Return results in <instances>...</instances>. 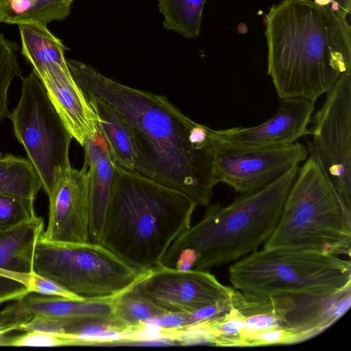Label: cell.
Masks as SVG:
<instances>
[{
	"mask_svg": "<svg viewBox=\"0 0 351 351\" xmlns=\"http://www.w3.org/2000/svg\"><path fill=\"white\" fill-rule=\"evenodd\" d=\"M31 290L32 293L43 295L60 296L73 300L86 299L75 295L55 281L36 272L33 275Z\"/></svg>",
	"mask_w": 351,
	"mask_h": 351,
	"instance_id": "f546056e",
	"label": "cell"
},
{
	"mask_svg": "<svg viewBox=\"0 0 351 351\" xmlns=\"http://www.w3.org/2000/svg\"><path fill=\"white\" fill-rule=\"evenodd\" d=\"M234 288L254 296L322 295L351 285V262L308 250L255 251L232 264Z\"/></svg>",
	"mask_w": 351,
	"mask_h": 351,
	"instance_id": "8992f818",
	"label": "cell"
},
{
	"mask_svg": "<svg viewBox=\"0 0 351 351\" xmlns=\"http://www.w3.org/2000/svg\"><path fill=\"white\" fill-rule=\"evenodd\" d=\"M306 340L304 335L280 327L251 334L245 340V347L289 345Z\"/></svg>",
	"mask_w": 351,
	"mask_h": 351,
	"instance_id": "4316f807",
	"label": "cell"
},
{
	"mask_svg": "<svg viewBox=\"0 0 351 351\" xmlns=\"http://www.w3.org/2000/svg\"><path fill=\"white\" fill-rule=\"evenodd\" d=\"M114 298L73 300L60 296L27 295L21 300L33 316L62 320L114 319Z\"/></svg>",
	"mask_w": 351,
	"mask_h": 351,
	"instance_id": "ac0fdd59",
	"label": "cell"
},
{
	"mask_svg": "<svg viewBox=\"0 0 351 351\" xmlns=\"http://www.w3.org/2000/svg\"><path fill=\"white\" fill-rule=\"evenodd\" d=\"M8 118L49 195L58 175L71 166L69 147L73 137L33 71L22 77L19 103Z\"/></svg>",
	"mask_w": 351,
	"mask_h": 351,
	"instance_id": "ba28073f",
	"label": "cell"
},
{
	"mask_svg": "<svg viewBox=\"0 0 351 351\" xmlns=\"http://www.w3.org/2000/svg\"><path fill=\"white\" fill-rule=\"evenodd\" d=\"M22 54L37 75L53 63L64 64L66 49L62 41L52 34L42 24H22L19 25Z\"/></svg>",
	"mask_w": 351,
	"mask_h": 351,
	"instance_id": "ffe728a7",
	"label": "cell"
},
{
	"mask_svg": "<svg viewBox=\"0 0 351 351\" xmlns=\"http://www.w3.org/2000/svg\"><path fill=\"white\" fill-rule=\"evenodd\" d=\"M75 346L73 338L59 334L31 331L14 336L12 346L16 347H58Z\"/></svg>",
	"mask_w": 351,
	"mask_h": 351,
	"instance_id": "83f0119b",
	"label": "cell"
},
{
	"mask_svg": "<svg viewBox=\"0 0 351 351\" xmlns=\"http://www.w3.org/2000/svg\"><path fill=\"white\" fill-rule=\"evenodd\" d=\"M43 229V218L36 216L0 232V304L32 293L36 245Z\"/></svg>",
	"mask_w": 351,
	"mask_h": 351,
	"instance_id": "5bb4252c",
	"label": "cell"
},
{
	"mask_svg": "<svg viewBox=\"0 0 351 351\" xmlns=\"http://www.w3.org/2000/svg\"><path fill=\"white\" fill-rule=\"evenodd\" d=\"M18 46L0 33V121L8 117V92L11 82L16 77H21L22 70L18 62Z\"/></svg>",
	"mask_w": 351,
	"mask_h": 351,
	"instance_id": "d4e9b609",
	"label": "cell"
},
{
	"mask_svg": "<svg viewBox=\"0 0 351 351\" xmlns=\"http://www.w3.org/2000/svg\"><path fill=\"white\" fill-rule=\"evenodd\" d=\"M34 271L83 298H114L137 285L141 272L99 243H58L39 238Z\"/></svg>",
	"mask_w": 351,
	"mask_h": 351,
	"instance_id": "52a82bcc",
	"label": "cell"
},
{
	"mask_svg": "<svg viewBox=\"0 0 351 351\" xmlns=\"http://www.w3.org/2000/svg\"><path fill=\"white\" fill-rule=\"evenodd\" d=\"M85 95L97 113L100 130L114 163L141 174L140 149L132 125L108 103L95 96Z\"/></svg>",
	"mask_w": 351,
	"mask_h": 351,
	"instance_id": "e0dca14e",
	"label": "cell"
},
{
	"mask_svg": "<svg viewBox=\"0 0 351 351\" xmlns=\"http://www.w3.org/2000/svg\"><path fill=\"white\" fill-rule=\"evenodd\" d=\"M136 287L165 311L186 315L230 299L235 289L207 270L180 271L164 265L149 270Z\"/></svg>",
	"mask_w": 351,
	"mask_h": 351,
	"instance_id": "8fae6325",
	"label": "cell"
},
{
	"mask_svg": "<svg viewBox=\"0 0 351 351\" xmlns=\"http://www.w3.org/2000/svg\"><path fill=\"white\" fill-rule=\"evenodd\" d=\"M0 156H1V152H0Z\"/></svg>",
	"mask_w": 351,
	"mask_h": 351,
	"instance_id": "836d02e7",
	"label": "cell"
},
{
	"mask_svg": "<svg viewBox=\"0 0 351 351\" xmlns=\"http://www.w3.org/2000/svg\"><path fill=\"white\" fill-rule=\"evenodd\" d=\"M14 337L6 335V333H0V346H12Z\"/></svg>",
	"mask_w": 351,
	"mask_h": 351,
	"instance_id": "d6a6232c",
	"label": "cell"
},
{
	"mask_svg": "<svg viewBox=\"0 0 351 351\" xmlns=\"http://www.w3.org/2000/svg\"><path fill=\"white\" fill-rule=\"evenodd\" d=\"M267 74L280 99L315 101L351 72L347 19L302 0H282L265 16Z\"/></svg>",
	"mask_w": 351,
	"mask_h": 351,
	"instance_id": "7a4b0ae2",
	"label": "cell"
},
{
	"mask_svg": "<svg viewBox=\"0 0 351 351\" xmlns=\"http://www.w3.org/2000/svg\"><path fill=\"white\" fill-rule=\"evenodd\" d=\"M2 1H3V0H0V2Z\"/></svg>",
	"mask_w": 351,
	"mask_h": 351,
	"instance_id": "e575fe53",
	"label": "cell"
},
{
	"mask_svg": "<svg viewBox=\"0 0 351 351\" xmlns=\"http://www.w3.org/2000/svg\"><path fill=\"white\" fill-rule=\"evenodd\" d=\"M207 321L213 334V346L244 347V317L237 308L232 306L225 314Z\"/></svg>",
	"mask_w": 351,
	"mask_h": 351,
	"instance_id": "cb8c5ba5",
	"label": "cell"
},
{
	"mask_svg": "<svg viewBox=\"0 0 351 351\" xmlns=\"http://www.w3.org/2000/svg\"><path fill=\"white\" fill-rule=\"evenodd\" d=\"M33 315L23 306L21 300L16 301L0 311V333L19 330Z\"/></svg>",
	"mask_w": 351,
	"mask_h": 351,
	"instance_id": "f1b7e54d",
	"label": "cell"
},
{
	"mask_svg": "<svg viewBox=\"0 0 351 351\" xmlns=\"http://www.w3.org/2000/svg\"><path fill=\"white\" fill-rule=\"evenodd\" d=\"M206 0H158L165 19L163 27L191 38L200 32L202 11Z\"/></svg>",
	"mask_w": 351,
	"mask_h": 351,
	"instance_id": "603a6c76",
	"label": "cell"
},
{
	"mask_svg": "<svg viewBox=\"0 0 351 351\" xmlns=\"http://www.w3.org/2000/svg\"><path fill=\"white\" fill-rule=\"evenodd\" d=\"M311 123L308 156L351 208V72L342 75L326 93Z\"/></svg>",
	"mask_w": 351,
	"mask_h": 351,
	"instance_id": "9c48e42d",
	"label": "cell"
},
{
	"mask_svg": "<svg viewBox=\"0 0 351 351\" xmlns=\"http://www.w3.org/2000/svg\"><path fill=\"white\" fill-rule=\"evenodd\" d=\"M216 138L215 176L219 183L241 194L267 186L308 156L307 147L298 142L283 147H250Z\"/></svg>",
	"mask_w": 351,
	"mask_h": 351,
	"instance_id": "30bf717a",
	"label": "cell"
},
{
	"mask_svg": "<svg viewBox=\"0 0 351 351\" xmlns=\"http://www.w3.org/2000/svg\"><path fill=\"white\" fill-rule=\"evenodd\" d=\"M282 326L308 339L335 324L351 304V285L322 295H282L270 297Z\"/></svg>",
	"mask_w": 351,
	"mask_h": 351,
	"instance_id": "9a60e30c",
	"label": "cell"
},
{
	"mask_svg": "<svg viewBox=\"0 0 351 351\" xmlns=\"http://www.w3.org/2000/svg\"><path fill=\"white\" fill-rule=\"evenodd\" d=\"M48 224L40 238L58 243L90 241L88 177L86 167L71 166L58 176L48 195Z\"/></svg>",
	"mask_w": 351,
	"mask_h": 351,
	"instance_id": "7c38bea8",
	"label": "cell"
},
{
	"mask_svg": "<svg viewBox=\"0 0 351 351\" xmlns=\"http://www.w3.org/2000/svg\"><path fill=\"white\" fill-rule=\"evenodd\" d=\"M41 187L39 175L29 159L0 156V194L35 201Z\"/></svg>",
	"mask_w": 351,
	"mask_h": 351,
	"instance_id": "7402d4cb",
	"label": "cell"
},
{
	"mask_svg": "<svg viewBox=\"0 0 351 351\" xmlns=\"http://www.w3.org/2000/svg\"><path fill=\"white\" fill-rule=\"evenodd\" d=\"M33 200L0 194V232L17 227L37 215Z\"/></svg>",
	"mask_w": 351,
	"mask_h": 351,
	"instance_id": "484cf974",
	"label": "cell"
},
{
	"mask_svg": "<svg viewBox=\"0 0 351 351\" xmlns=\"http://www.w3.org/2000/svg\"><path fill=\"white\" fill-rule=\"evenodd\" d=\"M197 205L184 193L114 163L100 243L141 272L161 265L191 223Z\"/></svg>",
	"mask_w": 351,
	"mask_h": 351,
	"instance_id": "3957f363",
	"label": "cell"
},
{
	"mask_svg": "<svg viewBox=\"0 0 351 351\" xmlns=\"http://www.w3.org/2000/svg\"><path fill=\"white\" fill-rule=\"evenodd\" d=\"M263 249L350 256L351 208L311 156L298 169Z\"/></svg>",
	"mask_w": 351,
	"mask_h": 351,
	"instance_id": "5b68a950",
	"label": "cell"
},
{
	"mask_svg": "<svg viewBox=\"0 0 351 351\" xmlns=\"http://www.w3.org/2000/svg\"><path fill=\"white\" fill-rule=\"evenodd\" d=\"M298 169L291 168L267 186L243 193L226 206H210L199 222L173 242L160 265L174 267L185 248L199 254L193 269L205 270L256 251L273 232Z\"/></svg>",
	"mask_w": 351,
	"mask_h": 351,
	"instance_id": "277c9868",
	"label": "cell"
},
{
	"mask_svg": "<svg viewBox=\"0 0 351 351\" xmlns=\"http://www.w3.org/2000/svg\"><path fill=\"white\" fill-rule=\"evenodd\" d=\"M74 0H3L0 2V23L42 24L62 21Z\"/></svg>",
	"mask_w": 351,
	"mask_h": 351,
	"instance_id": "d6986e66",
	"label": "cell"
},
{
	"mask_svg": "<svg viewBox=\"0 0 351 351\" xmlns=\"http://www.w3.org/2000/svg\"><path fill=\"white\" fill-rule=\"evenodd\" d=\"M280 99L274 114L263 123L252 127L214 130L215 136L239 147H274L295 143L308 133L315 101L302 97Z\"/></svg>",
	"mask_w": 351,
	"mask_h": 351,
	"instance_id": "4fadbf2b",
	"label": "cell"
},
{
	"mask_svg": "<svg viewBox=\"0 0 351 351\" xmlns=\"http://www.w3.org/2000/svg\"><path fill=\"white\" fill-rule=\"evenodd\" d=\"M136 285L114 298V318L128 335L142 332L152 320L169 313L154 304Z\"/></svg>",
	"mask_w": 351,
	"mask_h": 351,
	"instance_id": "44dd1931",
	"label": "cell"
},
{
	"mask_svg": "<svg viewBox=\"0 0 351 351\" xmlns=\"http://www.w3.org/2000/svg\"><path fill=\"white\" fill-rule=\"evenodd\" d=\"M199 254L193 249L185 248L180 251L174 264V267L180 271L193 269Z\"/></svg>",
	"mask_w": 351,
	"mask_h": 351,
	"instance_id": "1f68e13d",
	"label": "cell"
},
{
	"mask_svg": "<svg viewBox=\"0 0 351 351\" xmlns=\"http://www.w3.org/2000/svg\"><path fill=\"white\" fill-rule=\"evenodd\" d=\"M84 165L88 177L90 241L100 243L110 200L114 162L100 130L86 140Z\"/></svg>",
	"mask_w": 351,
	"mask_h": 351,
	"instance_id": "2e32d148",
	"label": "cell"
},
{
	"mask_svg": "<svg viewBox=\"0 0 351 351\" xmlns=\"http://www.w3.org/2000/svg\"><path fill=\"white\" fill-rule=\"evenodd\" d=\"M325 7L347 19L350 13L351 0H302Z\"/></svg>",
	"mask_w": 351,
	"mask_h": 351,
	"instance_id": "4dcf8cb0",
	"label": "cell"
},
{
	"mask_svg": "<svg viewBox=\"0 0 351 351\" xmlns=\"http://www.w3.org/2000/svg\"><path fill=\"white\" fill-rule=\"evenodd\" d=\"M83 92L108 103L132 125L141 155V175L206 206L219 183L214 130L184 114L167 97L112 80L93 67L66 59Z\"/></svg>",
	"mask_w": 351,
	"mask_h": 351,
	"instance_id": "6da1fadb",
	"label": "cell"
}]
</instances>
